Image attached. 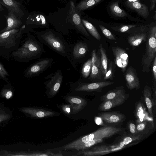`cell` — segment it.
<instances>
[{
  "label": "cell",
  "mask_w": 156,
  "mask_h": 156,
  "mask_svg": "<svg viewBox=\"0 0 156 156\" xmlns=\"http://www.w3.org/2000/svg\"><path fill=\"white\" fill-rule=\"evenodd\" d=\"M8 15L6 18L7 22L6 27L1 31L0 32H3L13 29H17L20 25L21 22L18 19L12 11L9 10Z\"/></svg>",
  "instance_id": "obj_23"
},
{
  "label": "cell",
  "mask_w": 156,
  "mask_h": 156,
  "mask_svg": "<svg viewBox=\"0 0 156 156\" xmlns=\"http://www.w3.org/2000/svg\"><path fill=\"white\" fill-rule=\"evenodd\" d=\"M45 53L43 44L34 37L30 36L13 55L24 61H28L40 58Z\"/></svg>",
  "instance_id": "obj_3"
},
{
  "label": "cell",
  "mask_w": 156,
  "mask_h": 156,
  "mask_svg": "<svg viewBox=\"0 0 156 156\" xmlns=\"http://www.w3.org/2000/svg\"><path fill=\"white\" fill-rule=\"evenodd\" d=\"M70 15L71 17L72 21L76 30L86 37H88L89 35L84 27L79 15L76 12L75 6L74 2H70Z\"/></svg>",
  "instance_id": "obj_13"
},
{
  "label": "cell",
  "mask_w": 156,
  "mask_h": 156,
  "mask_svg": "<svg viewBox=\"0 0 156 156\" xmlns=\"http://www.w3.org/2000/svg\"><path fill=\"white\" fill-rule=\"evenodd\" d=\"M147 35L146 33H141L129 36L128 38V43L132 46H137L146 41Z\"/></svg>",
  "instance_id": "obj_28"
},
{
  "label": "cell",
  "mask_w": 156,
  "mask_h": 156,
  "mask_svg": "<svg viewBox=\"0 0 156 156\" xmlns=\"http://www.w3.org/2000/svg\"><path fill=\"white\" fill-rule=\"evenodd\" d=\"M62 109L64 113L69 114L70 113L71 107L70 105H64L62 106Z\"/></svg>",
  "instance_id": "obj_41"
},
{
  "label": "cell",
  "mask_w": 156,
  "mask_h": 156,
  "mask_svg": "<svg viewBox=\"0 0 156 156\" xmlns=\"http://www.w3.org/2000/svg\"><path fill=\"white\" fill-rule=\"evenodd\" d=\"M4 154L5 156H54V153L48 151L46 152H27L20 151L13 152L4 151Z\"/></svg>",
  "instance_id": "obj_27"
},
{
  "label": "cell",
  "mask_w": 156,
  "mask_h": 156,
  "mask_svg": "<svg viewBox=\"0 0 156 156\" xmlns=\"http://www.w3.org/2000/svg\"><path fill=\"white\" fill-rule=\"evenodd\" d=\"M136 26L134 24H129V25H125L121 26L119 27H118L117 28H112L114 30H115L124 33L127 30L129 29L135 27Z\"/></svg>",
  "instance_id": "obj_37"
},
{
  "label": "cell",
  "mask_w": 156,
  "mask_h": 156,
  "mask_svg": "<svg viewBox=\"0 0 156 156\" xmlns=\"http://www.w3.org/2000/svg\"><path fill=\"white\" fill-rule=\"evenodd\" d=\"M3 10V8L2 7V6L1 5V4L0 3V10L2 11Z\"/></svg>",
  "instance_id": "obj_47"
},
{
  "label": "cell",
  "mask_w": 156,
  "mask_h": 156,
  "mask_svg": "<svg viewBox=\"0 0 156 156\" xmlns=\"http://www.w3.org/2000/svg\"><path fill=\"white\" fill-rule=\"evenodd\" d=\"M13 93L12 90L9 88H5L2 90L0 95L6 99L10 98L13 96Z\"/></svg>",
  "instance_id": "obj_36"
},
{
  "label": "cell",
  "mask_w": 156,
  "mask_h": 156,
  "mask_svg": "<svg viewBox=\"0 0 156 156\" xmlns=\"http://www.w3.org/2000/svg\"><path fill=\"white\" fill-rule=\"evenodd\" d=\"M51 58H44L39 59L30 65L26 70L25 75L28 78L36 76L44 72L51 65Z\"/></svg>",
  "instance_id": "obj_8"
},
{
  "label": "cell",
  "mask_w": 156,
  "mask_h": 156,
  "mask_svg": "<svg viewBox=\"0 0 156 156\" xmlns=\"http://www.w3.org/2000/svg\"><path fill=\"white\" fill-rule=\"evenodd\" d=\"M99 27L102 33L107 38L112 41L115 40V37L109 30L102 25H99Z\"/></svg>",
  "instance_id": "obj_35"
},
{
  "label": "cell",
  "mask_w": 156,
  "mask_h": 156,
  "mask_svg": "<svg viewBox=\"0 0 156 156\" xmlns=\"http://www.w3.org/2000/svg\"><path fill=\"white\" fill-rule=\"evenodd\" d=\"M125 77L126 86L129 89L138 90L140 88L139 79L135 70L132 67L127 68L125 73Z\"/></svg>",
  "instance_id": "obj_14"
},
{
  "label": "cell",
  "mask_w": 156,
  "mask_h": 156,
  "mask_svg": "<svg viewBox=\"0 0 156 156\" xmlns=\"http://www.w3.org/2000/svg\"><path fill=\"white\" fill-rule=\"evenodd\" d=\"M69 56L73 63V67L76 69V64L80 63L89 52L87 43L79 41L74 44H69Z\"/></svg>",
  "instance_id": "obj_7"
},
{
  "label": "cell",
  "mask_w": 156,
  "mask_h": 156,
  "mask_svg": "<svg viewBox=\"0 0 156 156\" xmlns=\"http://www.w3.org/2000/svg\"><path fill=\"white\" fill-rule=\"evenodd\" d=\"M103 0H84L75 6V9L78 11L84 10L93 6Z\"/></svg>",
  "instance_id": "obj_30"
},
{
  "label": "cell",
  "mask_w": 156,
  "mask_h": 156,
  "mask_svg": "<svg viewBox=\"0 0 156 156\" xmlns=\"http://www.w3.org/2000/svg\"><path fill=\"white\" fill-rule=\"evenodd\" d=\"M145 53L142 59L141 65L143 71L148 73L150 70L151 63L156 56V27H151L146 41Z\"/></svg>",
  "instance_id": "obj_4"
},
{
  "label": "cell",
  "mask_w": 156,
  "mask_h": 156,
  "mask_svg": "<svg viewBox=\"0 0 156 156\" xmlns=\"http://www.w3.org/2000/svg\"><path fill=\"white\" fill-rule=\"evenodd\" d=\"M103 121L108 124H118L125 119L126 116L118 111H112L102 112L98 115Z\"/></svg>",
  "instance_id": "obj_12"
},
{
  "label": "cell",
  "mask_w": 156,
  "mask_h": 156,
  "mask_svg": "<svg viewBox=\"0 0 156 156\" xmlns=\"http://www.w3.org/2000/svg\"><path fill=\"white\" fill-rule=\"evenodd\" d=\"M113 83L114 82L110 81L88 83L80 77L72 84V87L76 92H101L103 88Z\"/></svg>",
  "instance_id": "obj_5"
},
{
  "label": "cell",
  "mask_w": 156,
  "mask_h": 156,
  "mask_svg": "<svg viewBox=\"0 0 156 156\" xmlns=\"http://www.w3.org/2000/svg\"><path fill=\"white\" fill-rule=\"evenodd\" d=\"M91 68V58L87 60L83 64L81 71V76L80 78L84 79L90 75Z\"/></svg>",
  "instance_id": "obj_33"
},
{
  "label": "cell",
  "mask_w": 156,
  "mask_h": 156,
  "mask_svg": "<svg viewBox=\"0 0 156 156\" xmlns=\"http://www.w3.org/2000/svg\"><path fill=\"white\" fill-rule=\"evenodd\" d=\"M134 114L137 119L138 124L147 119L149 117L148 113L146 111V108L140 101L136 103Z\"/></svg>",
  "instance_id": "obj_20"
},
{
  "label": "cell",
  "mask_w": 156,
  "mask_h": 156,
  "mask_svg": "<svg viewBox=\"0 0 156 156\" xmlns=\"http://www.w3.org/2000/svg\"><path fill=\"white\" fill-rule=\"evenodd\" d=\"M153 119L151 117L136 125L137 132L138 133L147 134L150 129L154 127Z\"/></svg>",
  "instance_id": "obj_26"
},
{
  "label": "cell",
  "mask_w": 156,
  "mask_h": 156,
  "mask_svg": "<svg viewBox=\"0 0 156 156\" xmlns=\"http://www.w3.org/2000/svg\"><path fill=\"white\" fill-rule=\"evenodd\" d=\"M66 101L71 106L72 114H75L82 110L87 105V101L83 98L76 96H68Z\"/></svg>",
  "instance_id": "obj_16"
},
{
  "label": "cell",
  "mask_w": 156,
  "mask_h": 156,
  "mask_svg": "<svg viewBox=\"0 0 156 156\" xmlns=\"http://www.w3.org/2000/svg\"><path fill=\"white\" fill-rule=\"evenodd\" d=\"M23 112L30 115L31 117L36 118H43L53 116L55 113L50 111L43 109L26 107L20 109Z\"/></svg>",
  "instance_id": "obj_18"
},
{
  "label": "cell",
  "mask_w": 156,
  "mask_h": 156,
  "mask_svg": "<svg viewBox=\"0 0 156 156\" xmlns=\"http://www.w3.org/2000/svg\"><path fill=\"white\" fill-rule=\"evenodd\" d=\"M63 78L62 71L59 69L45 76L46 80L44 83L46 90V94L50 96H54L60 89Z\"/></svg>",
  "instance_id": "obj_6"
},
{
  "label": "cell",
  "mask_w": 156,
  "mask_h": 156,
  "mask_svg": "<svg viewBox=\"0 0 156 156\" xmlns=\"http://www.w3.org/2000/svg\"><path fill=\"white\" fill-rule=\"evenodd\" d=\"M129 96V94L126 93L116 98L103 101L99 105L98 109L100 111H105L112 108L121 105L128 98Z\"/></svg>",
  "instance_id": "obj_17"
},
{
  "label": "cell",
  "mask_w": 156,
  "mask_h": 156,
  "mask_svg": "<svg viewBox=\"0 0 156 156\" xmlns=\"http://www.w3.org/2000/svg\"><path fill=\"white\" fill-rule=\"evenodd\" d=\"M91 71L88 79L94 81L101 78L102 74L100 66V59L97 55L96 51L93 50L91 52Z\"/></svg>",
  "instance_id": "obj_11"
},
{
  "label": "cell",
  "mask_w": 156,
  "mask_h": 156,
  "mask_svg": "<svg viewBox=\"0 0 156 156\" xmlns=\"http://www.w3.org/2000/svg\"><path fill=\"white\" fill-rule=\"evenodd\" d=\"M140 0H127V1L128 2H136L140 1Z\"/></svg>",
  "instance_id": "obj_46"
},
{
  "label": "cell",
  "mask_w": 156,
  "mask_h": 156,
  "mask_svg": "<svg viewBox=\"0 0 156 156\" xmlns=\"http://www.w3.org/2000/svg\"><path fill=\"white\" fill-rule=\"evenodd\" d=\"M99 49L101 55L100 59V66L102 74L104 76L108 69V59L106 54L105 51L102 45L100 44Z\"/></svg>",
  "instance_id": "obj_29"
},
{
  "label": "cell",
  "mask_w": 156,
  "mask_h": 156,
  "mask_svg": "<svg viewBox=\"0 0 156 156\" xmlns=\"http://www.w3.org/2000/svg\"><path fill=\"white\" fill-rule=\"evenodd\" d=\"M103 141V139H100L97 140H92L81 144L74 148L73 149L79 151L83 150L88 149L98 143L101 142Z\"/></svg>",
  "instance_id": "obj_34"
},
{
  "label": "cell",
  "mask_w": 156,
  "mask_h": 156,
  "mask_svg": "<svg viewBox=\"0 0 156 156\" xmlns=\"http://www.w3.org/2000/svg\"><path fill=\"white\" fill-rule=\"evenodd\" d=\"M125 133V128L105 125L93 133L66 144L63 149H73L77 146L90 141L103 139L115 135H124Z\"/></svg>",
  "instance_id": "obj_2"
},
{
  "label": "cell",
  "mask_w": 156,
  "mask_h": 156,
  "mask_svg": "<svg viewBox=\"0 0 156 156\" xmlns=\"http://www.w3.org/2000/svg\"><path fill=\"white\" fill-rule=\"evenodd\" d=\"M9 75L2 65L0 62V76L6 81H7V76Z\"/></svg>",
  "instance_id": "obj_38"
},
{
  "label": "cell",
  "mask_w": 156,
  "mask_h": 156,
  "mask_svg": "<svg viewBox=\"0 0 156 156\" xmlns=\"http://www.w3.org/2000/svg\"><path fill=\"white\" fill-rule=\"evenodd\" d=\"M95 121L97 125H100L102 126H105L103 125L102 120L99 117H96L95 118Z\"/></svg>",
  "instance_id": "obj_43"
},
{
  "label": "cell",
  "mask_w": 156,
  "mask_h": 156,
  "mask_svg": "<svg viewBox=\"0 0 156 156\" xmlns=\"http://www.w3.org/2000/svg\"><path fill=\"white\" fill-rule=\"evenodd\" d=\"M124 147L113 148L112 145H102L94 147L88 151H79L75 155L87 156H100L107 154L119 150Z\"/></svg>",
  "instance_id": "obj_9"
},
{
  "label": "cell",
  "mask_w": 156,
  "mask_h": 156,
  "mask_svg": "<svg viewBox=\"0 0 156 156\" xmlns=\"http://www.w3.org/2000/svg\"><path fill=\"white\" fill-rule=\"evenodd\" d=\"M112 50L115 64L121 68L123 72H125L129 59L127 52L122 48L118 46L113 47Z\"/></svg>",
  "instance_id": "obj_10"
},
{
  "label": "cell",
  "mask_w": 156,
  "mask_h": 156,
  "mask_svg": "<svg viewBox=\"0 0 156 156\" xmlns=\"http://www.w3.org/2000/svg\"><path fill=\"white\" fill-rule=\"evenodd\" d=\"M153 73L155 81L156 80V56L153 60L152 67Z\"/></svg>",
  "instance_id": "obj_42"
},
{
  "label": "cell",
  "mask_w": 156,
  "mask_h": 156,
  "mask_svg": "<svg viewBox=\"0 0 156 156\" xmlns=\"http://www.w3.org/2000/svg\"><path fill=\"white\" fill-rule=\"evenodd\" d=\"M144 135L141 133L136 134H130L124 136L119 141L115 144L112 145V146L113 148L122 147L125 148L133 142L141 139Z\"/></svg>",
  "instance_id": "obj_21"
},
{
  "label": "cell",
  "mask_w": 156,
  "mask_h": 156,
  "mask_svg": "<svg viewBox=\"0 0 156 156\" xmlns=\"http://www.w3.org/2000/svg\"><path fill=\"white\" fill-rule=\"evenodd\" d=\"M143 94L149 115L153 119V108L156 104L152 97L151 88L148 86H145L143 89Z\"/></svg>",
  "instance_id": "obj_19"
},
{
  "label": "cell",
  "mask_w": 156,
  "mask_h": 156,
  "mask_svg": "<svg viewBox=\"0 0 156 156\" xmlns=\"http://www.w3.org/2000/svg\"><path fill=\"white\" fill-rule=\"evenodd\" d=\"M19 31L17 29L5 31L0 34V46L9 48L14 45L16 40V37Z\"/></svg>",
  "instance_id": "obj_15"
},
{
  "label": "cell",
  "mask_w": 156,
  "mask_h": 156,
  "mask_svg": "<svg viewBox=\"0 0 156 156\" xmlns=\"http://www.w3.org/2000/svg\"><path fill=\"white\" fill-rule=\"evenodd\" d=\"M110 9L112 12L115 16L123 17L127 16L126 12L119 6L118 2H115L110 5Z\"/></svg>",
  "instance_id": "obj_32"
},
{
  "label": "cell",
  "mask_w": 156,
  "mask_h": 156,
  "mask_svg": "<svg viewBox=\"0 0 156 156\" xmlns=\"http://www.w3.org/2000/svg\"><path fill=\"white\" fill-rule=\"evenodd\" d=\"M128 126L131 134H138L137 131L136 125L134 123L132 122H129V123Z\"/></svg>",
  "instance_id": "obj_40"
},
{
  "label": "cell",
  "mask_w": 156,
  "mask_h": 156,
  "mask_svg": "<svg viewBox=\"0 0 156 156\" xmlns=\"http://www.w3.org/2000/svg\"><path fill=\"white\" fill-rule=\"evenodd\" d=\"M0 3L11 11L20 16L23 12L20 8V2L14 0H0Z\"/></svg>",
  "instance_id": "obj_25"
},
{
  "label": "cell",
  "mask_w": 156,
  "mask_h": 156,
  "mask_svg": "<svg viewBox=\"0 0 156 156\" xmlns=\"http://www.w3.org/2000/svg\"><path fill=\"white\" fill-rule=\"evenodd\" d=\"M82 20L83 25L91 35L96 39L100 40L101 37L94 26L86 20L82 19Z\"/></svg>",
  "instance_id": "obj_31"
},
{
  "label": "cell",
  "mask_w": 156,
  "mask_h": 156,
  "mask_svg": "<svg viewBox=\"0 0 156 156\" xmlns=\"http://www.w3.org/2000/svg\"><path fill=\"white\" fill-rule=\"evenodd\" d=\"M112 63H111L109 65V66L108 69H107V72L104 76V80H106L112 78Z\"/></svg>",
  "instance_id": "obj_39"
},
{
  "label": "cell",
  "mask_w": 156,
  "mask_h": 156,
  "mask_svg": "<svg viewBox=\"0 0 156 156\" xmlns=\"http://www.w3.org/2000/svg\"><path fill=\"white\" fill-rule=\"evenodd\" d=\"M126 94V90L123 86L116 87L115 88L108 91L107 93L102 96L100 101H106L116 98Z\"/></svg>",
  "instance_id": "obj_24"
},
{
  "label": "cell",
  "mask_w": 156,
  "mask_h": 156,
  "mask_svg": "<svg viewBox=\"0 0 156 156\" xmlns=\"http://www.w3.org/2000/svg\"><path fill=\"white\" fill-rule=\"evenodd\" d=\"M9 118L7 115L3 114H0V122H1Z\"/></svg>",
  "instance_id": "obj_45"
},
{
  "label": "cell",
  "mask_w": 156,
  "mask_h": 156,
  "mask_svg": "<svg viewBox=\"0 0 156 156\" xmlns=\"http://www.w3.org/2000/svg\"><path fill=\"white\" fill-rule=\"evenodd\" d=\"M150 10L151 11L153 10L155 8L156 3V0H150Z\"/></svg>",
  "instance_id": "obj_44"
},
{
  "label": "cell",
  "mask_w": 156,
  "mask_h": 156,
  "mask_svg": "<svg viewBox=\"0 0 156 156\" xmlns=\"http://www.w3.org/2000/svg\"><path fill=\"white\" fill-rule=\"evenodd\" d=\"M125 3L128 7L136 11L139 15L143 17L146 18L148 16L149 12L147 7L140 1L132 2L126 1Z\"/></svg>",
  "instance_id": "obj_22"
},
{
  "label": "cell",
  "mask_w": 156,
  "mask_h": 156,
  "mask_svg": "<svg viewBox=\"0 0 156 156\" xmlns=\"http://www.w3.org/2000/svg\"><path fill=\"white\" fill-rule=\"evenodd\" d=\"M35 33L37 39L41 43L66 58L73 66L69 56V44L62 35L50 30Z\"/></svg>",
  "instance_id": "obj_1"
}]
</instances>
